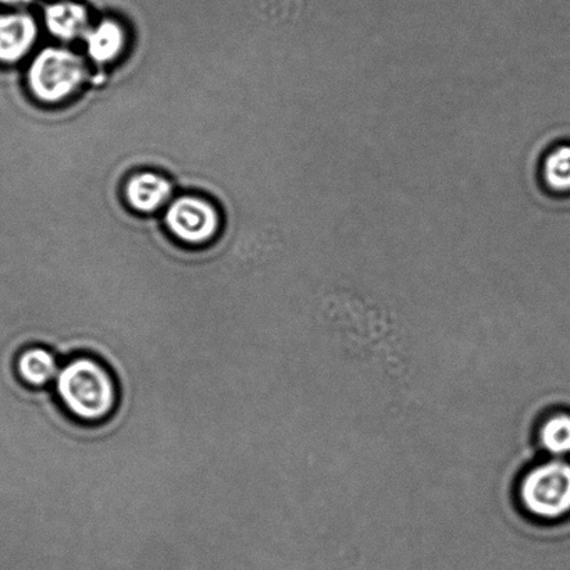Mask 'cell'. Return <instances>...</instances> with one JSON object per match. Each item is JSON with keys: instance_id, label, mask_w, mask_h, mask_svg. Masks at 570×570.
Masks as SVG:
<instances>
[{"instance_id": "11", "label": "cell", "mask_w": 570, "mask_h": 570, "mask_svg": "<svg viewBox=\"0 0 570 570\" xmlns=\"http://www.w3.org/2000/svg\"><path fill=\"white\" fill-rule=\"evenodd\" d=\"M541 449L554 458L570 454V415L561 412L546 419L539 429Z\"/></svg>"}, {"instance_id": "4", "label": "cell", "mask_w": 570, "mask_h": 570, "mask_svg": "<svg viewBox=\"0 0 570 570\" xmlns=\"http://www.w3.org/2000/svg\"><path fill=\"white\" fill-rule=\"evenodd\" d=\"M219 215L208 200L181 197L166 212V226L183 243H208L219 230Z\"/></svg>"}, {"instance_id": "10", "label": "cell", "mask_w": 570, "mask_h": 570, "mask_svg": "<svg viewBox=\"0 0 570 570\" xmlns=\"http://www.w3.org/2000/svg\"><path fill=\"white\" fill-rule=\"evenodd\" d=\"M541 178L550 193L570 194V144H561L546 155Z\"/></svg>"}, {"instance_id": "12", "label": "cell", "mask_w": 570, "mask_h": 570, "mask_svg": "<svg viewBox=\"0 0 570 570\" xmlns=\"http://www.w3.org/2000/svg\"><path fill=\"white\" fill-rule=\"evenodd\" d=\"M32 0H0V3L11 6V8H20V6L30 4Z\"/></svg>"}, {"instance_id": "3", "label": "cell", "mask_w": 570, "mask_h": 570, "mask_svg": "<svg viewBox=\"0 0 570 570\" xmlns=\"http://www.w3.org/2000/svg\"><path fill=\"white\" fill-rule=\"evenodd\" d=\"M86 78V61L66 48L50 47L41 50L28 69V86L33 97L47 104H58L70 98Z\"/></svg>"}, {"instance_id": "8", "label": "cell", "mask_w": 570, "mask_h": 570, "mask_svg": "<svg viewBox=\"0 0 570 570\" xmlns=\"http://www.w3.org/2000/svg\"><path fill=\"white\" fill-rule=\"evenodd\" d=\"M171 184L155 173H141L130 178L126 186V197L132 209L141 214H153L171 197Z\"/></svg>"}, {"instance_id": "6", "label": "cell", "mask_w": 570, "mask_h": 570, "mask_svg": "<svg viewBox=\"0 0 570 570\" xmlns=\"http://www.w3.org/2000/svg\"><path fill=\"white\" fill-rule=\"evenodd\" d=\"M60 366L61 363L52 350L42 345H31L17 355L14 371L26 387L42 390L53 385Z\"/></svg>"}, {"instance_id": "5", "label": "cell", "mask_w": 570, "mask_h": 570, "mask_svg": "<svg viewBox=\"0 0 570 570\" xmlns=\"http://www.w3.org/2000/svg\"><path fill=\"white\" fill-rule=\"evenodd\" d=\"M38 38V24L22 11L0 14V63L13 65L31 52Z\"/></svg>"}, {"instance_id": "7", "label": "cell", "mask_w": 570, "mask_h": 570, "mask_svg": "<svg viewBox=\"0 0 570 570\" xmlns=\"http://www.w3.org/2000/svg\"><path fill=\"white\" fill-rule=\"evenodd\" d=\"M45 24L53 37L70 42L86 36L89 30V16L86 6L60 0L45 10Z\"/></svg>"}, {"instance_id": "2", "label": "cell", "mask_w": 570, "mask_h": 570, "mask_svg": "<svg viewBox=\"0 0 570 570\" xmlns=\"http://www.w3.org/2000/svg\"><path fill=\"white\" fill-rule=\"evenodd\" d=\"M519 501L528 515L558 521L570 513V463L562 458L529 469L519 483Z\"/></svg>"}, {"instance_id": "1", "label": "cell", "mask_w": 570, "mask_h": 570, "mask_svg": "<svg viewBox=\"0 0 570 570\" xmlns=\"http://www.w3.org/2000/svg\"><path fill=\"white\" fill-rule=\"evenodd\" d=\"M56 402L82 426H100L115 416L120 404L119 383L98 357L76 355L61 363L53 383Z\"/></svg>"}, {"instance_id": "9", "label": "cell", "mask_w": 570, "mask_h": 570, "mask_svg": "<svg viewBox=\"0 0 570 570\" xmlns=\"http://www.w3.org/2000/svg\"><path fill=\"white\" fill-rule=\"evenodd\" d=\"M89 58L99 65L110 63L119 58L126 45V32L119 22L106 19L97 27L89 28L83 36Z\"/></svg>"}]
</instances>
